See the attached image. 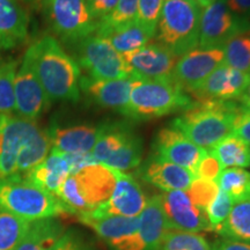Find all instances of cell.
<instances>
[{
	"instance_id": "obj_36",
	"label": "cell",
	"mask_w": 250,
	"mask_h": 250,
	"mask_svg": "<svg viewBox=\"0 0 250 250\" xmlns=\"http://www.w3.org/2000/svg\"><path fill=\"white\" fill-rule=\"evenodd\" d=\"M138 1L139 0H118V4L112 13L98 23L95 34L114 29L136 20Z\"/></svg>"
},
{
	"instance_id": "obj_13",
	"label": "cell",
	"mask_w": 250,
	"mask_h": 250,
	"mask_svg": "<svg viewBox=\"0 0 250 250\" xmlns=\"http://www.w3.org/2000/svg\"><path fill=\"white\" fill-rule=\"evenodd\" d=\"M79 220L95 232L115 250H143L138 239V217L105 215L94 218L83 213Z\"/></svg>"
},
{
	"instance_id": "obj_48",
	"label": "cell",
	"mask_w": 250,
	"mask_h": 250,
	"mask_svg": "<svg viewBox=\"0 0 250 250\" xmlns=\"http://www.w3.org/2000/svg\"><path fill=\"white\" fill-rule=\"evenodd\" d=\"M21 1H23L24 4H28V5H31V6H35L37 4H40L42 0H21Z\"/></svg>"
},
{
	"instance_id": "obj_11",
	"label": "cell",
	"mask_w": 250,
	"mask_h": 250,
	"mask_svg": "<svg viewBox=\"0 0 250 250\" xmlns=\"http://www.w3.org/2000/svg\"><path fill=\"white\" fill-rule=\"evenodd\" d=\"M131 78L137 80H160L171 78L180 57L160 43H148L134 51L122 55Z\"/></svg>"
},
{
	"instance_id": "obj_4",
	"label": "cell",
	"mask_w": 250,
	"mask_h": 250,
	"mask_svg": "<svg viewBox=\"0 0 250 250\" xmlns=\"http://www.w3.org/2000/svg\"><path fill=\"white\" fill-rule=\"evenodd\" d=\"M116 183L115 170L101 164L88 165L65 180L56 197L67 213L83 214L107 202Z\"/></svg>"
},
{
	"instance_id": "obj_46",
	"label": "cell",
	"mask_w": 250,
	"mask_h": 250,
	"mask_svg": "<svg viewBox=\"0 0 250 250\" xmlns=\"http://www.w3.org/2000/svg\"><path fill=\"white\" fill-rule=\"evenodd\" d=\"M236 101L239 102L243 108L250 109V79L248 85H247L245 90H243V93L240 95V98L237 99Z\"/></svg>"
},
{
	"instance_id": "obj_39",
	"label": "cell",
	"mask_w": 250,
	"mask_h": 250,
	"mask_svg": "<svg viewBox=\"0 0 250 250\" xmlns=\"http://www.w3.org/2000/svg\"><path fill=\"white\" fill-rule=\"evenodd\" d=\"M164 0H139L136 21L146 30L155 35Z\"/></svg>"
},
{
	"instance_id": "obj_31",
	"label": "cell",
	"mask_w": 250,
	"mask_h": 250,
	"mask_svg": "<svg viewBox=\"0 0 250 250\" xmlns=\"http://www.w3.org/2000/svg\"><path fill=\"white\" fill-rule=\"evenodd\" d=\"M29 223L0 205V250H15L26 234Z\"/></svg>"
},
{
	"instance_id": "obj_1",
	"label": "cell",
	"mask_w": 250,
	"mask_h": 250,
	"mask_svg": "<svg viewBox=\"0 0 250 250\" xmlns=\"http://www.w3.org/2000/svg\"><path fill=\"white\" fill-rule=\"evenodd\" d=\"M33 67L50 102H77L80 99V67L51 35L31 44Z\"/></svg>"
},
{
	"instance_id": "obj_22",
	"label": "cell",
	"mask_w": 250,
	"mask_h": 250,
	"mask_svg": "<svg viewBox=\"0 0 250 250\" xmlns=\"http://www.w3.org/2000/svg\"><path fill=\"white\" fill-rule=\"evenodd\" d=\"M29 18L17 0H0V50L22 44L28 36Z\"/></svg>"
},
{
	"instance_id": "obj_45",
	"label": "cell",
	"mask_w": 250,
	"mask_h": 250,
	"mask_svg": "<svg viewBox=\"0 0 250 250\" xmlns=\"http://www.w3.org/2000/svg\"><path fill=\"white\" fill-rule=\"evenodd\" d=\"M211 250H250V245L232 240H221Z\"/></svg>"
},
{
	"instance_id": "obj_14",
	"label": "cell",
	"mask_w": 250,
	"mask_h": 250,
	"mask_svg": "<svg viewBox=\"0 0 250 250\" xmlns=\"http://www.w3.org/2000/svg\"><path fill=\"white\" fill-rule=\"evenodd\" d=\"M116 183L111 196L95 210L86 214L94 218L105 215H123V217H138L147 204V198L143 192L139 183L132 176L123 171L115 170Z\"/></svg>"
},
{
	"instance_id": "obj_32",
	"label": "cell",
	"mask_w": 250,
	"mask_h": 250,
	"mask_svg": "<svg viewBox=\"0 0 250 250\" xmlns=\"http://www.w3.org/2000/svg\"><path fill=\"white\" fill-rule=\"evenodd\" d=\"M223 50L224 64L250 74V30L232 37Z\"/></svg>"
},
{
	"instance_id": "obj_41",
	"label": "cell",
	"mask_w": 250,
	"mask_h": 250,
	"mask_svg": "<svg viewBox=\"0 0 250 250\" xmlns=\"http://www.w3.org/2000/svg\"><path fill=\"white\" fill-rule=\"evenodd\" d=\"M118 4V0H86L87 8L96 22L110 15Z\"/></svg>"
},
{
	"instance_id": "obj_42",
	"label": "cell",
	"mask_w": 250,
	"mask_h": 250,
	"mask_svg": "<svg viewBox=\"0 0 250 250\" xmlns=\"http://www.w3.org/2000/svg\"><path fill=\"white\" fill-rule=\"evenodd\" d=\"M232 133L250 146V109L242 107L234 123Z\"/></svg>"
},
{
	"instance_id": "obj_27",
	"label": "cell",
	"mask_w": 250,
	"mask_h": 250,
	"mask_svg": "<svg viewBox=\"0 0 250 250\" xmlns=\"http://www.w3.org/2000/svg\"><path fill=\"white\" fill-rule=\"evenodd\" d=\"M98 35L107 39L121 55L134 51L148 44L149 41L154 37L153 34L140 26L136 20L114 29L98 33Z\"/></svg>"
},
{
	"instance_id": "obj_49",
	"label": "cell",
	"mask_w": 250,
	"mask_h": 250,
	"mask_svg": "<svg viewBox=\"0 0 250 250\" xmlns=\"http://www.w3.org/2000/svg\"><path fill=\"white\" fill-rule=\"evenodd\" d=\"M2 64H4V62H1V59H0V68H1V66H2Z\"/></svg>"
},
{
	"instance_id": "obj_29",
	"label": "cell",
	"mask_w": 250,
	"mask_h": 250,
	"mask_svg": "<svg viewBox=\"0 0 250 250\" xmlns=\"http://www.w3.org/2000/svg\"><path fill=\"white\" fill-rule=\"evenodd\" d=\"M217 233L226 240L250 245V199L235 203Z\"/></svg>"
},
{
	"instance_id": "obj_6",
	"label": "cell",
	"mask_w": 250,
	"mask_h": 250,
	"mask_svg": "<svg viewBox=\"0 0 250 250\" xmlns=\"http://www.w3.org/2000/svg\"><path fill=\"white\" fill-rule=\"evenodd\" d=\"M202 8L193 0H165L158 40L177 57L198 48Z\"/></svg>"
},
{
	"instance_id": "obj_30",
	"label": "cell",
	"mask_w": 250,
	"mask_h": 250,
	"mask_svg": "<svg viewBox=\"0 0 250 250\" xmlns=\"http://www.w3.org/2000/svg\"><path fill=\"white\" fill-rule=\"evenodd\" d=\"M217 183L229 196L233 204L250 199V171L243 168L224 169Z\"/></svg>"
},
{
	"instance_id": "obj_25",
	"label": "cell",
	"mask_w": 250,
	"mask_h": 250,
	"mask_svg": "<svg viewBox=\"0 0 250 250\" xmlns=\"http://www.w3.org/2000/svg\"><path fill=\"white\" fill-rule=\"evenodd\" d=\"M134 134L132 127L126 123L115 122L100 125V133L92 156L96 164L104 165L112 155H115Z\"/></svg>"
},
{
	"instance_id": "obj_20",
	"label": "cell",
	"mask_w": 250,
	"mask_h": 250,
	"mask_svg": "<svg viewBox=\"0 0 250 250\" xmlns=\"http://www.w3.org/2000/svg\"><path fill=\"white\" fill-rule=\"evenodd\" d=\"M142 179L166 192L183 190L186 191L195 181L191 171L171 162L164 161L152 155L140 170Z\"/></svg>"
},
{
	"instance_id": "obj_44",
	"label": "cell",
	"mask_w": 250,
	"mask_h": 250,
	"mask_svg": "<svg viewBox=\"0 0 250 250\" xmlns=\"http://www.w3.org/2000/svg\"><path fill=\"white\" fill-rule=\"evenodd\" d=\"M225 1L232 13L250 22V0H225Z\"/></svg>"
},
{
	"instance_id": "obj_7",
	"label": "cell",
	"mask_w": 250,
	"mask_h": 250,
	"mask_svg": "<svg viewBox=\"0 0 250 250\" xmlns=\"http://www.w3.org/2000/svg\"><path fill=\"white\" fill-rule=\"evenodd\" d=\"M52 30L66 43L78 44L96 33L98 22L90 17L86 0H42Z\"/></svg>"
},
{
	"instance_id": "obj_5",
	"label": "cell",
	"mask_w": 250,
	"mask_h": 250,
	"mask_svg": "<svg viewBox=\"0 0 250 250\" xmlns=\"http://www.w3.org/2000/svg\"><path fill=\"white\" fill-rule=\"evenodd\" d=\"M0 205L28 223L67 213L55 195L18 174L0 177Z\"/></svg>"
},
{
	"instance_id": "obj_8",
	"label": "cell",
	"mask_w": 250,
	"mask_h": 250,
	"mask_svg": "<svg viewBox=\"0 0 250 250\" xmlns=\"http://www.w3.org/2000/svg\"><path fill=\"white\" fill-rule=\"evenodd\" d=\"M77 58L80 66L96 80L131 78L123 57L104 37L93 34L77 44Z\"/></svg>"
},
{
	"instance_id": "obj_3",
	"label": "cell",
	"mask_w": 250,
	"mask_h": 250,
	"mask_svg": "<svg viewBox=\"0 0 250 250\" xmlns=\"http://www.w3.org/2000/svg\"><path fill=\"white\" fill-rule=\"evenodd\" d=\"M195 100L173 78L160 80H134L124 116L147 121L180 110L186 111Z\"/></svg>"
},
{
	"instance_id": "obj_33",
	"label": "cell",
	"mask_w": 250,
	"mask_h": 250,
	"mask_svg": "<svg viewBox=\"0 0 250 250\" xmlns=\"http://www.w3.org/2000/svg\"><path fill=\"white\" fill-rule=\"evenodd\" d=\"M143 156V139L138 134L134 133L127 143L118 151L116 154L112 155L109 160L105 162V167L110 168L112 170L125 171L133 169L142 164Z\"/></svg>"
},
{
	"instance_id": "obj_26",
	"label": "cell",
	"mask_w": 250,
	"mask_h": 250,
	"mask_svg": "<svg viewBox=\"0 0 250 250\" xmlns=\"http://www.w3.org/2000/svg\"><path fill=\"white\" fill-rule=\"evenodd\" d=\"M64 233V226L56 218L31 221L15 250H51Z\"/></svg>"
},
{
	"instance_id": "obj_9",
	"label": "cell",
	"mask_w": 250,
	"mask_h": 250,
	"mask_svg": "<svg viewBox=\"0 0 250 250\" xmlns=\"http://www.w3.org/2000/svg\"><path fill=\"white\" fill-rule=\"evenodd\" d=\"M250 30V22L236 17L225 0H215L202 9L199 49L223 48L232 37Z\"/></svg>"
},
{
	"instance_id": "obj_35",
	"label": "cell",
	"mask_w": 250,
	"mask_h": 250,
	"mask_svg": "<svg viewBox=\"0 0 250 250\" xmlns=\"http://www.w3.org/2000/svg\"><path fill=\"white\" fill-rule=\"evenodd\" d=\"M17 66V62L12 61L4 62L0 68V116L15 111L14 78Z\"/></svg>"
},
{
	"instance_id": "obj_15",
	"label": "cell",
	"mask_w": 250,
	"mask_h": 250,
	"mask_svg": "<svg viewBox=\"0 0 250 250\" xmlns=\"http://www.w3.org/2000/svg\"><path fill=\"white\" fill-rule=\"evenodd\" d=\"M249 79V73L221 64L188 94L196 101H234L243 93Z\"/></svg>"
},
{
	"instance_id": "obj_43",
	"label": "cell",
	"mask_w": 250,
	"mask_h": 250,
	"mask_svg": "<svg viewBox=\"0 0 250 250\" xmlns=\"http://www.w3.org/2000/svg\"><path fill=\"white\" fill-rule=\"evenodd\" d=\"M51 250H90L74 232H65Z\"/></svg>"
},
{
	"instance_id": "obj_12",
	"label": "cell",
	"mask_w": 250,
	"mask_h": 250,
	"mask_svg": "<svg viewBox=\"0 0 250 250\" xmlns=\"http://www.w3.org/2000/svg\"><path fill=\"white\" fill-rule=\"evenodd\" d=\"M14 96L15 110L21 118L28 121H36L50 105V100L34 71L28 51L18 73H15Z\"/></svg>"
},
{
	"instance_id": "obj_19",
	"label": "cell",
	"mask_w": 250,
	"mask_h": 250,
	"mask_svg": "<svg viewBox=\"0 0 250 250\" xmlns=\"http://www.w3.org/2000/svg\"><path fill=\"white\" fill-rule=\"evenodd\" d=\"M134 78L115 80H96L89 77L80 78V90L87 98L103 109H110L123 115L129 103Z\"/></svg>"
},
{
	"instance_id": "obj_34",
	"label": "cell",
	"mask_w": 250,
	"mask_h": 250,
	"mask_svg": "<svg viewBox=\"0 0 250 250\" xmlns=\"http://www.w3.org/2000/svg\"><path fill=\"white\" fill-rule=\"evenodd\" d=\"M160 250H211V246L198 233L168 230L162 240Z\"/></svg>"
},
{
	"instance_id": "obj_38",
	"label": "cell",
	"mask_w": 250,
	"mask_h": 250,
	"mask_svg": "<svg viewBox=\"0 0 250 250\" xmlns=\"http://www.w3.org/2000/svg\"><path fill=\"white\" fill-rule=\"evenodd\" d=\"M219 189L220 188H219L218 183L214 182V181L195 179L189 189L187 190V192L193 204L197 208L205 211L206 208L214 199V197L217 196Z\"/></svg>"
},
{
	"instance_id": "obj_40",
	"label": "cell",
	"mask_w": 250,
	"mask_h": 250,
	"mask_svg": "<svg viewBox=\"0 0 250 250\" xmlns=\"http://www.w3.org/2000/svg\"><path fill=\"white\" fill-rule=\"evenodd\" d=\"M224 168L221 167L218 159L212 154L211 151H208V153L204 155V158L202 159L201 162L197 166L195 176L197 179L217 182Z\"/></svg>"
},
{
	"instance_id": "obj_2",
	"label": "cell",
	"mask_w": 250,
	"mask_h": 250,
	"mask_svg": "<svg viewBox=\"0 0 250 250\" xmlns=\"http://www.w3.org/2000/svg\"><path fill=\"white\" fill-rule=\"evenodd\" d=\"M242 105L234 101H196L175 118L171 127L202 148H212L233 132Z\"/></svg>"
},
{
	"instance_id": "obj_23",
	"label": "cell",
	"mask_w": 250,
	"mask_h": 250,
	"mask_svg": "<svg viewBox=\"0 0 250 250\" xmlns=\"http://www.w3.org/2000/svg\"><path fill=\"white\" fill-rule=\"evenodd\" d=\"M138 219V239L143 250H160L162 240L169 230L161 196H154L148 199Z\"/></svg>"
},
{
	"instance_id": "obj_18",
	"label": "cell",
	"mask_w": 250,
	"mask_h": 250,
	"mask_svg": "<svg viewBox=\"0 0 250 250\" xmlns=\"http://www.w3.org/2000/svg\"><path fill=\"white\" fill-rule=\"evenodd\" d=\"M224 64L223 48H197L181 56L175 65L171 78L187 92L204 81L218 66Z\"/></svg>"
},
{
	"instance_id": "obj_17",
	"label": "cell",
	"mask_w": 250,
	"mask_h": 250,
	"mask_svg": "<svg viewBox=\"0 0 250 250\" xmlns=\"http://www.w3.org/2000/svg\"><path fill=\"white\" fill-rule=\"evenodd\" d=\"M169 230L198 233L211 230L206 212L197 208L187 191L175 190L161 195Z\"/></svg>"
},
{
	"instance_id": "obj_47",
	"label": "cell",
	"mask_w": 250,
	"mask_h": 250,
	"mask_svg": "<svg viewBox=\"0 0 250 250\" xmlns=\"http://www.w3.org/2000/svg\"><path fill=\"white\" fill-rule=\"evenodd\" d=\"M193 1H195L196 4L203 9L208 7V6H210L211 4H213L215 0H193Z\"/></svg>"
},
{
	"instance_id": "obj_10",
	"label": "cell",
	"mask_w": 250,
	"mask_h": 250,
	"mask_svg": "<svg viewBox=\"0 0 250 250\" xmlns=\"http://www.w3.org/2000/svg\"><path fill=\"white\" fill-rule=\"evenodd\" d=\"M35 121L0 116V177L17 173L18 156L43 132Z\"/></svg>"
},
{
	"instance_id": "obj_16",
	"label": "cell",
	"mask_w": 250,
	"mask_h": 250,
	"mask_svg": "<svg viewBox=\"0 0 250 250\" xmlns=\"http://www.w3.org/2000/svg\"><path fill=\"white\" fill-rule=\"evenodd\" d=\"M208 153L190 142L174 127H164L156 133L153 143V156L186 168L195 175L197 166Z\"/></svg>"
},
{
	"instance_id": "obj_21",
	"label": "cell",
	"mask_w": 250,
	"mask_h": 250,
	"mask_svg": "<svg viewBox=\"0 0 250 250\" xmlns=\"http://www.w3.org/2000/svg\"><path fill=\"white\" fill-rule=\"evenodd\" d=\"M48 133L56 151L64 154H86L92 153L95 146L100 126L83 124L62 127L52 124Z\"/></svg>"
},
{
	"instance_id": "obj_37",
	"label": "cell",
	"mask_w": 250,
	"mask_h": 250,
	"mask_svg": "<svg viewBox=\"0 0 250 250\" xmlns=\"http://www.w3.org/2000/svg\"><path fill=\"white\" fill-rule=\"evenodd\" d=\"M233 202L226 192L219 189L217 196L214 197L211 204L206 208V217H208V224L211 226V230L217 232L224 221L226 220L230 210H232Z\"/></svg>"
},
{
	"instance_id": "obj_24",
	"label": "cell",
	"mask_w": 250,
	"mask_h": 250,
	"mask_svg": "<svg viewBox=\"0 0 250 250\" xmlns=\"http://www.w3.org/2000/svg\"><path fill=\"white\" fill-rule=\"evenodd\" d=\"M71 175V166L66 156L52 148L45 160L24 176L37 187L52 195H57L62 183Z\"/></svg>"
},
{
	"instance_id": "obj_28",
	"label": "cell",
	"mask_w": 250,
	"mask_h": 250,
	"mask_svg": "<svg viewBox=\"0 0 250 250\" xmlns=\"http://www.w3.org/2000/svg\"><path fill=\"white\" fill-rule=\"evenodd\" d=\"M210 151L223 168L250 167V146L235 134H228Z\"/></svg>"
}]
</instances>
